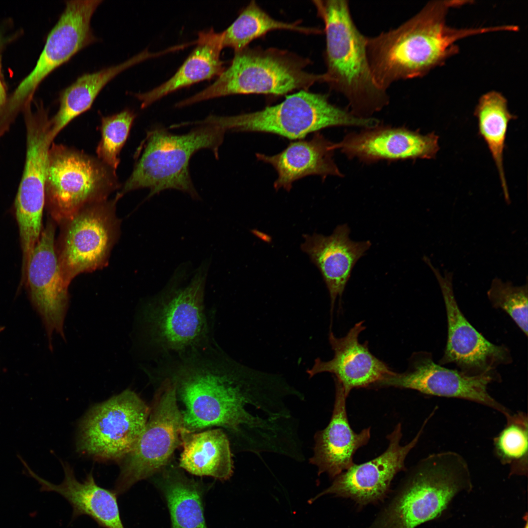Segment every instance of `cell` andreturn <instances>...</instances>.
Wrapping results in <instances>:
<instances>
[{"label":"cell","instance_id":"cell-14","mask_svg":"<svg viewBox=\"0 0 528 528\" xmlns=\"http://www.w3.org/2000/svg\"><path fill=\"white\" fill-rule=\"evenodd\" d=\"M439 284L447 317L445 348L439 364H453L458 370L470 376H491L502 380L497 368L512 362L509 349L490 342L467 320L456 301L453 286V274L445 271L441 275L429 259L424 262Z\"/></svg>","mask_w":528,"mask_h":528},{"label":"cell","instance_id":"cell-29","mask_svg":"<svg viewBox=\"0 0 528 528\" xmlns=\"http://www.w3.org/2000/svg\"><path fill=\"white\" fill-rule=\"evenodd\" d=\"M474 115L479 134L486 143L498 170L506 201L509 196L505 174L503 156L509 122L516 116L509 111L507 101L500 92L491 90L481 96Z\"/></svg>","mask_w":528,"mask_h":528},{"label":"cell","instance_id":"cell-7","mask_svg":"<svg viewBox=\"0 0 528 528\" xmlns=\"http://www.w3.org/2000/svg\"><path fill=\"white\" fill-rule=\"evenodd\" d=\"M210 264L206 259L195 269L188 263L178 266L145 308L149 334L163 349L181 352L199 345L206 336L204 297Z\"/></svg>","mask_w":528,"mask_h":528},{"label":"cell","instance_id":"cell-36","mask_svg":"<svg viewBox=\"0 0 528 528\" xmlns=\"http://www.w3.org/2000/svg\"><path fill=\"white\" fill-rule=\"evenodd\" d=\"M528 528V522H527V519L526 520V522L525 525V526L524 527V528Z\"/></svg>","mask_w":528,"mask_h":528},{"label":"cell","instance_id":"cell-8","mask_svg":"<svg viewBox=\"0 0 528 528\" xmlns=\"http://www.w3.org/2000/svg\"><path fill=\"white\" fill-rule=\"evenodd\" d=\"M208 122L225 132H251L276 134L290 139H302L312 132L330 127L369 128L379 121L360 118L331 104L328 95L301 90L286 96L281 103L253 112L234 116L210 115Z\"/></svg>","mask_w":528,"mask_h":528},{"label":"cell","instance_id":"cell-25","mask_svg":"<svg viewBox=\"0 0 528 528\" xmlns=\"http://www.w3.org/2000/svg\"><path fill=\"white\" fill-rule=\"evenodd\" d=\"M196 46L176 72L167 81L144 93L134 95L145 108L182 88L219 76L224 70L220 58L222 46L220 33L213 29L198 33Z\"/></svg>","mask_w":528,"mask_h":528},{"label":"cell","instance_id":"cell-2","mask_svg":"<svg viewBox=\"0 0 528 528\" xmlns=\"http://www.w3.org/2000/svg\"><path fill=\"white\" fill-rule=\"evenodd\" d=\"M468 0H432L398 27L368 37L367 50L374 78L387 90L394 82L423 77L457 54L456 43L490 32L506 31L505 25L470 28L448 25L451 8Z\"/></svg>","mask_w":528,"mask_h":528},{"label":"cell","instance_id":"cell-26","mask_svg":"<svg viewBox=\"0 0 528 528\" xmlns=\"http://www.w3.org/2000/svg\"><path fill=\"white\" fill-rule=\"evenodd\" d=\"M183 451L179 466L189 473L210 476L221 481L233 473V462L230 442L220 429L200 432H181Z\"/></svg>","mask_w":528,"mask_h":528},{"label":"cell","instance_id":"cell-4","mask_svg":"<svg viewBox=\"0 0 528 528\" xmlns=\"http://www.w3.org/2000/svg\"><path fill=\"white\" fill-rule=\"evenodd\" d=\"M472 487L468 464L461 454H430L409 470L394 498L369 528H415L440 517L456 495Z\"/></svg>","mask_w":528,"mask_h":528},{"label":"cell","instance_id":"cell-6","mask_svg":"<svg viewBox=\"0 0 528 528\" xmlns=\"http://www.w3.org/2000/svg\"><path fill=\"white\" fill-rule=\"evenodd\" d=\"M309 59L275 48L248 46L235 52L230 66L209 86L177 103L178 108L234 94L283 95L294 90H308L326 83L325 73L305 70Z\"/></svg>","mask_w":528,"mask_h":528},{"label":"cell","instance_id":"cell-34","mask_svg":"<svg viewBox=\"0 0 528 528\" xmlns=\"http://www.w3.org/2000/svg\"><path fill=\"white\" fill-rule=\"evenodd\" d=\"M7 100L6 88L3 78L0 57V110L5 105Z\"/></svg>","mask_w":528,"mask_h":528},{"label":"cell","instance_id":"cell-17","mask_svg":"<svg viewBox=\"0 0 528 528\" xmlns=\"http://www.w3.org/2000/svg\"><path fill=\"white\" fill-rule=\"evenodd\" d=\"M55 232L51 222L42 231L24 275L31 303L43 321L50 350L54 332L66 340L64 325L69 298V285L64 278L57 256Z\"/></svg>","mask_w":528,"mask_h":528},{"label":"cell","instance_id":"cell-3","mask_svg":"<svg viewBox=\"0 0 528 528\" xmlns=\"http://www.w3.org/2000/svg\"><path fill=\"white\" fill-rule=\"evenodd\" d=\"M312 2L324 24L326 83L346 98L349 110L353 114L371 118L388 105L389 97L373 75L367 54V37L355 24L348 1Z\"/></svg>","mask_w":528,"mask_h":528},{"label":"cell","instance_id":"cell-5","mask_svg":"<svg viewBox=\"0 0 528 528\" xmlns=\"http://www.w3.org/2000/svg\"><path fill=\"white\" fill-rule=\"evenodd\" d=\"M189 132L175 134L157 127L147 133L138 149L132 174L117 195L135 189H150L148 198L166 189L185 192L199 198L190 176L189 165L198 150L209 149L219 157L220 146L225 132L220 127L203 121Z\"/></svg>","mask_w":528,"mask_h":528},{"label":"cell","instance_id":"cell-15","mask_svg":"<svg viewBox=\"0 0 528 528\" xmlns=\"http://www.w3.org/2000/svg\"><path fill=\"white\" fill-rule=\"evenodd\" d=\"M101 0H67L58 22L49 33L32 71L20 83L5 105L16 114L30 102L36 89L53 70L84 48L96 42L90 21Z\"/></svg>","mask_w":528,"mask_h":528},{"label":"cell","instance_id":"cell-28","mask_svg":"<svg viewBox=\"0 0 528 528\" xmlns=\"http://www.w3.org/2000/svg\"><path fill=\"white\" fill-rule=\"evenodd\" d=\"M154 482L168 506L171 528H207L204 515L205 485L174 468L163 471Z\"/></svg>","mask_w":528,"mask_h":528},{"label":"cell","instance_id":"cell-9","mask_svg":"<svg viewBox=\"0 0 528 528\" xmlns=\"http://www.w3.org/2000/svg\"><path fill=\"white\" fill-rule=\"evenodd\" d=\"M118 186L115 171L98 158L52 143L48 155L45 204L63 225L84 207L107 200Z\"/></svg>","mask_w":528,"mask_h":528},{"label":"cell","instance_id":"cell-19","mask_svg":"<svg viewBox=\"0 0 528 528\" xmlns=\"http://www.w3.org/2000/svg\"><path fill=\"white\" fill-rule=\"evenodd\" d=\"M439 136L435 132L421 134L404 127L380 124L360 132L347 134L334 143L350 159L356 158L367 164L380 160L396 161L434 158L440 150Z\"/></svg>","mask_w":528,"mask_h":528},{"label":"cell","instance_id":"cell-12","mask_svg":"<svg viewBox=\"0 0 528 528\" xmlns=\"http://www.w3.org/2000/svg\"><path fill=\"white\" fill-rule=\"evenodd\" d=\"M117 196L87 206L63 224L57 253L64 278L69 285L77 275L105 266L116 242L120 221Z\"/></svg>","mask_w":528,"mask_h":528},{"label":"cell","instance_id":"cell-32","mask_svg":"<svg viewBox=\"0 0 528 528\" xmlns=\"http://www.w3.org/2000/svg\"><path fill=\"white\" fill-rule=\"evenodd\" d=\"M135 114L125 110L101 118V139L96 149L98 158L115 171L119 163V154L128 137Z\"/></svg>","mask_w":528,"mask_h":528},{"label":"cell","instance_id":"cell-13","mask_svg":"<svg viewBox=\"0 0 528 528\" xmlns=\"http://www.w3.org/2000/svg\"><path fill=\"white\" fill-rule=\"evenodd\" d=\"M26 148L24 167L15 199L22 251L30 253L42 232L48 152L54 140L46 110L24 111Z\"/></svg>","mask_w":528,"mask_h":528},{"label":"cell","instance_id":"cell-24","mask_svg":"<svg viewBox=\"0 0 528 528\" xmlns=\"http://www.w3.org/2000/svg\"><path fill=\"white\" fill-rule=\"evenodd\" d=\"M333 145L316 132L311 139L291 142L276 154L257 153L256 156L276 170L278 177L274 182V188L289 191L294 181L308 176H319L323 179L329 176H343L333 159Z\"/></svg>","mask_w":528,"mask_h":528},{"label":"cell","instance_id":"cell-33","mask_svg":"<svg viewBox=\"0 0 528 528\" xmlns=\"http://www.w3.org/2000/svg\"><path fill=\"white\" fill-rule=\"evenodd\" d=\"M528 283L515 286L509 282L495 278L487 291L488 298L494 308L505 311L528 336Z\"/></svg>","mask_w":528,"mask_h":528},{"label":"cell","instance_id":"cell-20","mask_svg":"<svg viewBox=\"0 0 528 528\" xmlns=\"http://www.w3.org/2000/svg\"><path fill=\"white\" fill-rule=\"evenodd\" d=\"M363 323L362 321L356 323L345 336L340 338L330 330L329 340L333 357L329 361L315 359L311 368L307 370L309 378L322 373H331L348 397L352 390L372 388L393 371L371 353L367 341L359 342L358 336L366 328Z\"/></svg>","mask_w":528,"mask_h":528},{"label":"cell","instance_id":"cell-27","mask_svg":"<svg viewBox=\"0 0 528 528\" xmlns=\"http://www.w3.org/2000/svg\"><path fill=\"white\" fill-rule=\"evenodd\" d=\"M152 56L144 51L117 65L83 74L63 89L60 93L59 110L50 119L53 138L73 119L89 110L110 81L125 70Z\"/></svg>","mask_w":528,"mask_h":528},{"label":"cell","instance_id":"cell-1","mask_svg":"<svg viewBox=\"0 0 528 528\" xmlns=\"http://www.w3.org/2000/svg\"><path fill=\"white\" fill-rule=\"evenodd\" d=\"M170 379L177 399L184 406L183 428L188 432L213 426L235 434L245 428L266 433L275 431L270 420L254 416L246 408L258 403L261 396L276 392V374L226 359L219 364L199 362L184 365Z\"/></svg>","mask_w":528,"mask_h":528},{"label":"cell","instance_id":"cell-16","mask_svg":"<svg viewBox=\"0 0 528 528\" xmlns=\"http://www.w3.org/2000/svg\"><path fill=\"white\" fill-rule=\"evenodd\" d=\"M501 381L491 376H470L458 370L446 368L436 363L431 353L421 351L412 354L406 371H392L373 388L411 389L429 396L467 400L498 411L507 419L513 413L487 390L489 384Z\"/></svg>","mask_w":528,"mask_h":528},{"label":"cell","instance_id":"cell-35","mask_svg":"<svg viewBox=\"0 0 528 528\" xmlns=\"http://www.w3.org/2000/svg\"><path fill=\"white\" fill-rule=\"evenodd\" d=\"M5 39L3 38L1 35H0V49L3 46L5 43Z\"/></svg>","mask_w":528,"mask_h":528},{"label":"cell","instance_id":"cell-23","mask_svg":"<svg viewBox=\"0 0 528 528\" xmlns=\"http://www.w3.org/2000/svg\"><path fill=\"white\" fill-rule=\"evenodd\" d=\"M65 477L62 483L55 484L42 479L28 467L26 473L37 480L42 489L61 495L72 507V519L81 515L92 519L103 528H125L118 503V495L114 490L99 486L92 472L82 482L78 481L73 469L62 462Z\"/></svg>","mask_w":528,"mask_h":528},{"label":"cell","instance_id":"cell-11","mask_svg":"<svg viewBox=\"0 0 528 528\" xmlns=\"http://www.w3.org/2000/svg\"><path fill=\"white\" fill-rule=\"evenodd\" d=\"M177 401L175 385L166 378L156 393L142 435L122 460L114 490L118 496L138 482L160 472L181 445L183 418Z\"/></svg>","mask_w":528,"mask_h":528},{"label":"cell","instance_id":"cell-10","mask_svg":"<svg viewBox=\"0 0 528 528\" xmlns=\"http://www.w3.org/2000/svg\"><path fill=\"white\" fill-rule=\"evenodd\" d=\"M150 407L127 389L92 407L82 420L77 448L101 461H122L142 435Z\"/></svg>","mask_w":528,"mask_h":528},{"label":"cell","instance_id":"cell-31","mask_svg":"<svg viewBox=\"0 0 528 528\" xmlns=\"http://www.w3.org/2000/svg\"><path fill=\"white\" fill-rule=\"evenodd\" d=\"M528 426L527 415L518 412L494 439L495 453L502 463L510 465V475H527Z\"/></svg>","mask_w":528,"mask_h":528},{"label":"cell","instance_id":"cell-21","mask_svg":"<svg viewBox=\"0 0 528 528\" xmlns=\"http://www.w3.org/2000/svg\"><path fill=\"white\" fill-rule=\"evenodd\" d=\"M350 231L348 225L343 223L328 236L306 234L301 246L323 277L330 297L331 316L336 300H341L355 264L372 244L369 240H352Z\"/></svg>","mask_w":528,"mask_h":528},{"label":"cell","instance_id":"cell-22","mask_svg":"<svg viewBox=\"0 0 528 528\" xmlns=\"http://www.w3.org/2000/svg\"><path fill=\"white\" fill-rule=\"evenodd\" d=\"M335 401L330 420L327 426L314 436L313 455L310 462L316 466L318 474L327 473L334 479L353 464L356 451L366 445L371 437V427L355 432L350 424L345 395L341 385L334 380Z\"/></svg>","mask_w":528,"mask_h":528},{"label":"cell","instance_id":"cell-30","mask_svg":"<svg viewBox=\"0 0 528 528\" xmlns=\"http://www.w3.org/2000/svg\"><path fill=\"white\" fill-rule=\"evenodd\" d=\"M299 24L298 21L289 23L274 19L252 0L227 28L220 32L222 46L238 51L247 47L253 40L275 30L295 31L306 34H318L323 31Z\"/></svg>","mask_w":528,"mask_h":528},{"label":"cell","instance_id":"cell-37","mask_svg":"<svg viewBox=\"0 0 528 528\" xmlns=\"http://www.w3.org/2000/svg\"><path fill=\"white\" fill-rule=\"evenodd\" d=\"M2 330V329L0 328V330Z\"/></svg>","mask_w":528,"mask_h":528},{"label":"cell","instance_id":"cell-18","mask_svg":"<svg viewBox=\"0 0 528 528\" xmlns=\"http://www.w3.org/2000/svg\"><path fill=\"white\" fill-rule=\"evenodd\" d=\"M431 416L426 418L415 437L407 444L402 445V427L397 423L393 431L387 436L389 444L386 450L368 462L353 464L335 478L332 484L314 498L324 495L349 498L360 505H365L379 500L388 492L396 474L406 470L405 460L411 450L418 443L425 425Z\"/></svg>","mask_w":528,"mask_h":528}]
</instances>
